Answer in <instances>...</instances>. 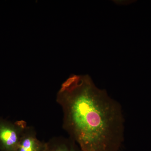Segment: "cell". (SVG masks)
I'll return each instance as SVG.
<instances>
[{
	"label": "cell",
	"mask_w": 151,
	"mask_h": 151,
	"mask_svg": "<svg viewBox=\"0 0 151 151\" xmlns=\"http://www.w3.org/2000/svg\"><path fill=\"white\" fill-rule=\"evenodd\" d=\"M26 122H14L0 118V151H16L25 130Z\"/></svg>",
	"instance_id": "7a4b0ae2"
},
{
	"label": "cell",
	"mask_w": 151,
	"mask_h": 151,
	"mask_svg": "<svg viewBox=\"0 0 151 151\" xmlns=\"http://www.w3.org/2000/svg\"><path fill=\"white\" fill-rule=\"evenodd\" d=\"M46 142L39 140L33 127L27 126L25 130L16 151H44Z\"/></svg>",
	"instance_id": "3957f363"
},
{
	"label": "cell",
	"mask_w": 151,
	"mask_h": 151,
	"mask_svg": "<svg viewBox=\"0 0 151 151\" xmlns=\"http://www.w3.org/2000/svg\"><path fill=\"white\" fill-rule=\"evenodd\" d=\"M44 151H82L77 144L70 137H55L47 142Z\"/></svg>",
	"instance_id": "277c9868"
},
{
	"label": "cell",
	"mask_w": 151,
	"mask_h": 151,
	"mask_svg": "<svg viewBox=\"0 0 151 151\" xmlns=\"http://www.w3.org/2000/svg\"><path fill=\"white\" fill-rule=\"evenodd\" d=\"M56 101L62 108L63 129L81 151H120L124 137L121 105L90 76L70 75Z\"/></svg>",
	"instance_id": "6da1fadb"
}]
</instances>
